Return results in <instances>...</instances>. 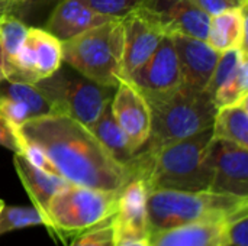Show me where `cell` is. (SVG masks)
Segmentation results:
<instances>
[{"label":"cell","mask_w":248,"mask_h":246,"mask_svg":"<svg viewBox=\"0 0 248 246\" xmlns=\"http://www.w3.org/2000/svg\"><path fill=\"white\" fill-rule=\"evenodd\" d=\"M0 146L10 149L13 154L23 152V138L19 129L9 122L0 112Z\"/></svg>","instance_id":"cell-30"},{"label":"cell","mask_w":248,"mask_h":246,"mask_svg":"<svg viewBox=\"0 0 248 246\" xmlns=\"http://www.w3.org/2000/svg\"><path fill=\"white\" fill-rule=\"evenodd\" d=\"M13 165L28 196L32 200L33 207L38 209L45 219L46 207L51 199L70 183L60 175L49 174L35 167L23 154H13Z\"/></svg>","instance_id":"cell-17"},{"label":"cell","mask_w":248,"mask_h":246,"mask_svg":"<svg viewBox=\"0 0 248 246\" xmlns=\"http://www.w3.org/2000/svg\"><path fill=\"white\" fill-rule=\"evenodd\" d=\"M206 42L218 52L247 49V6L209 16Z\"/></svg>","instance_id":"cell-19"},{"label":"cell","mask_w":248,"mask_h":246,"mask_svg":"<svg viewBox=\"0 0 248 246\" xmlns=\"http://www.w3.org/2000/svg\"><path fill=\"white\" fill-rule=\"evenodd\" d=\"M45 226V219L38 209L22 206H3L0 210V235L29 226Z\"/></svg>","instance_id":"cell-25"},{"label":"cell","mask_w":248,"mask_h":246,"mask_svg":"<svg viewBox=\"0 0 248 246\" xmlns=\"http://www.w3.org/2000/svg\"><path fill=\"white\" fill-rule=\"evenodd\" d=\"M25 142L39 148L57 174L71 184L119 191L132 173L118 164L89 128L65 115L33 117L19 126Z\"/></svg>","instance_id":"cell-1"},{"label":"cell","mask_w":248,"mask_h":246,"mask_svg":"<svg viewBox=\"0 0 248 246\" xmlns=\"http://www.w3.org/2000/svg\"><path fill=\"white\" fill-rule=\"evenodd\" d=\"M195 6L203 10L208 16L218 14L228 9H238L247 6V0H190Z\"/></svg>","instance_id":"cell-31"},{"label":"cell","mask_w":248,"mask_h":246,"mask_svg":"<svg viewBox=\"0 0 248 246\" xmlns=\"http://www.w3.org/2000/svg\"><path fill=\"white\" fill-rule=\"evenodd\" d=\"M153 246H228L225 220L171 228L150 236Z\"/></svg>","instance_id":"cell-18"},{"label":"cell","mask_w":248,"mask_h":246,"mask_svg":"<svg viewBox=\"0 0 248 246\" xmlns=\"http://www.w3.org/2000/svg\"><path fill=\"white\" fill-rule=\"evenodd\" d=\"M151 109V133L138 151L151 155L160 148L212 128L217 107L206 91L182 84L171 93L147 99Z\"/></svg>","instance_id":"cell-3"},{"label":"cell","mask_w":248,"mask_h":246,"mask_svg":"<svg viewBox=\"0 0 248 246\" xmlns=\"http://www.w3.org/2000/svg\"><path fill=\"white\" fill-rule=\"evenodd\" d=\"M25 1H28V0H10V1H7V3H4V4H0V6H4V7H15V6L23 4Z\"/></svg>","instance_id":"cell-33"},{"label":"cell","mask_w":248,"mask_h":246,"mask_svg":"<svg viewBox=\"0 0 248 246\" xmlns=\"http://www.w3.org/2000/svg\"><path fill=\"white\" fill-rule=\"evenodd\" d=\"M115 246H153L150 238L148 239H137V241H128V242H122Z\"/></svg>","instance_id":"cell-32"},{"label":"cell","mask_w":248,"mask_h":246,"mask_svg":"<svg viewBox=\"0 0 248 246\" xmlns=\"http://www.w3.org/2000/svg\"><path fill=\"white\" fill-rule=\"evenodd\" d=\"M247 206L248 197L211 190H153L147 202L151 235L192 223L222 222Z\"/></svg>","instance_id":"cell-4"},{"label":"cell","mask_w":248,"mask_h":246,"mask_svg":"<svg viewBox=\"0 0 248 246\" xmlns=\"http://www.w3.org/2000/svg\"><path fill=\"white\" fill-rule=\"evenodd\" d=\"M4 206V202L3 200H0V210H1V207Z\"/></svg>","instance_id":"cell-36"},{"label":"cell","mask_w":248,"mask_h":246,"mask_svg":"<svg viewBox=\"0 0 248 246\" xmlns=\"http://www.w3.org/2000/svg\"><path fill=\"white\" fill-rule=\"evenodd\" d=\"M142 0H87V3L100 14L109 17H124Z\"/></svg>","instance_id":"cell-29"},{"label":"cell","mask_w":248,"mask_h":246,"mask_svg":"<svg viewBox=\"0 0 248 246\" xmlns=\"http://www.w3.org/2000/svg\"><path fill=\"white\" fill-rule=\"evenodd\" d=\"M28 26L10 10L0 6V46L4 65V78H12L16 72V58L23 43Z\"/></svg>","instance_id":"cell-22"},{"label":"cell","mask_w":248,"mask_h":246,"mask_svg":"<svg viewBox=\"0 0 248 246\" xmlns=\"http://www.w3.org/2000/svg\"><path fill=\"white\" fill-rule=\"evenodd\" d=\"M58 1L60 0H28L23 4L15 7H4V6L1 7L10 10L13 14H16L19 19H22L26 23L28 20H36L39 19V16L49 13Z\"/></svg>","instance_id":"cell-28"},{"label":"cell","mask_w":248,"mask_h":246,"mask_svg":"<svg viewBox=\"0 0 248 246\" xmlns=\"http://www.w3.org/2000/svg\"><path fill=\"white\" fill-rule=\"evenodd\" d=\"M128 80L144 94L145 99L171 93L183 84L171 35L163 36L153 55L137 68Z\"/></svg>","instance_id":"cell-9"},{"label":"cell","mask_w":248,"mask_h":246,"mask_svg":"<svg viewBox=\"0 0 248 246\" xmlns=\"http://www.w3.org/2000/svg\"><path fill=\"white\" fill-rule=\"evenodd\" d=\"M124 54L122 78H128L157 49L166 35L160 23L141 6H137L122 17Z\"/></svg>","instance_id":"cell-12"},{"label":"cell","mask_w":248,"mask_h":246,"mask_svg":"<svg viewBox=\"0 0 248 246\" xmlns=\"http://www.w3.org/2000/svg\"><path fill=\"white\" fill-rule=\"evenodd\" d=\"M0 97H9L20 103L31 115V119L52 115V107L45 94L35 86L20 80H3L0 83Z\"/></svg>","instance_id":"cell-23"},{"label":"cell","mask_w":248,"mask_h":246,"mask_svg":"<svg viewBox=\"0 0 248 246\" xmlns=\"http://www.w3.org/2000/svg\"><path fill=\"white\" fill-rule=\"evenodd\" d=\"M212 128L169 144L151 155H135L134 177H142L153 190L203 191L214 178Z\"/></svg>","instance_id":"cell-2"},{"label":"cell","mask_w":248,"mask_h":246,"mask_svg":"<svg viewBox=\"0 0 248 246\" xmlns=\"http://www.w3.org/2000/svg\"><path fill=\"white\" fill-rule=\"evenodd\" d=\"M4 80V65H3V55H1V46H0V83Z\"/></svg>","instance_id":"cell-34"},{"label":"cell","mask_w":248,"mask_h":246,"mask_svg":"<svg viewBox=\"0 0 248 246\" xmlns=\"http://www.w3.org/2000/svg\"><path fill=\"white\" fill-rule=\"evenodd\" d=\"M112 219L113 216L99 226L74 238L70 246H115Z\"/></svg>","instance_id":"cell-27"},{"label":"cell","mask_w":248,"mask_h":246,"mask_svg":"<svg viewBox=\"0 0 248 246\" xmlns=\"http://www.w3.org/2000/svg\"><path fill=\"white\" fill-rule=\"evenodd\" d=\"M61 43L62 64L100 86H118L122 78V17L109 19Z\"/></svg>","instance_id":"cell-5"},{"label":"cell","mask_w":248,"mask_h":246,"mask_svg":"<svg viewBox=\"0 0 248 246\" xmlns=\"http://www.w3.org/2000/svg\"><path fill=\"white\" fill-rule=\"evenodd\" d=\"M248 206L235 212L225 220L228 246H248Z\"/></svg>","instance_id":"cell-26"},{"label":"cell","mask_w":248,"mask_h":246,"mask_svg":"<svg viewBox=\"0 0 248 246\" xmlns=\"http://www.w3.org/2000/svg\"><path fill=\"white\" fill-rule=\"evenodd\" d=\"M166 35H186L206 41L209 16L190 0H142L140 3Z\"/></svg>","instance_id":"cell-13"},{"label":"cell","mask_w":248,"mask_h":246,"mask_svg":"<svg viewBox=\"0 0 248 246\" xmlns=\"http://www.w3.org/2000/svg\"><path fill=\"white\" fill-rule=\"evenodd\" d=\"M89 129L100 142V145L108 151V154L118 164H121L122 167L128 168L132 173L137 154L132 151L126 135L124 133V130L119 128L118 122L115 120L112 110H110V103L102 110L97 120Z\"/></svg>","instance_id":"cell-20"},{"label":"cell","mask_w":248,"mask_h":246,"mask_svg":"<svg viewBox=\"0 0 248 246\" xmlns=\"http://www.w3.org/2000/svg\"><path fill=\"white\" fill-rule=\"evenodd\" d=\"M62 65V43L39 26H28L23 43L16 58V72L12 78L35 84L52 75Z\"/></svg>","instance_id":"cell-8"},{"label":"cell","mask_w":248,"mask_h":246,"mask_svg":"<svg viewBox=\"0 0 248 246\" xmlns=\"http://www.w3.org/2000/svg\"><path fill=\"white\" fill-rule=\"evenodd\" d=\"M110 110L132 151L138 154L151 133V109L147 99L128 78H121L113 90Z\"/></svg>","instance_id":"cell-11"},{"label":"cell","mask_w":248,"mask_h":246,"mask_svg":"<svg viewBox=\"0 0 248 246\" xmlns=\"http://www.w3.org/2000/svg\"><path fill=\"white\" fill-rule=\"evenodd\" d=\"M7 1H10V0H0V4H4V3H7Z\"/></svg>","instance_id":"cell-35"},{"label":"cell","mask_w":248,"mask_h":246,"mask_svg":"<svg viewBox=\"0 0 248 246\" xmlns=\"http://www.w3.org/2000/svg\"><path fill=\"white\" fill-rule=\"evenodd\" d=\"M35 86L51 103L52 115L70 116L86 128L97 120L102 110L110 103L115 90L86 78L68 65L60 67Z\"/></svg>","instance_id":"cell-7"},{"label":"cell","mask_w":248,"mask_h":246,"mask_svg":"<svg viewBox=\"0 0 248 246\" xmlns=\"http://www.w3.org/2000/svg\"><path fill=\"white\" fill-rule=\"evenodd\" d=\"M212 135L215 141L248 148V97L235 104L217 109Z\"/></svg>","instance_id":"cell-21"},{"label":"cell","mask_w":248,"mask_h":246,"mask_svg":"<svg viewBox=\"0 0 248 246\" xmlns=\"http://www.w3.org/2000/svg\"><path fill=\"white\" fill-rule=\"evenodd\" d=\"M248 97V58L244 55L235 68L225 77L211 99L217 109L235 104Z\"/></svg>","instance_id":"cell-24"},{"label":"cell","mask_w":248,"mask_h":246,"mask_svg":"<svg viewBox=\"0 0 248 246\" xmlns=\"http://www.w3.org/2000/svg\"><path fill=\"white\" fill-rule=\"evenodd\" d=\"M171 38L176 46L183 84L199 91H206L221 52L215 51L203 39L186 35H171Z\"/></svg>","instance_id":"cell-15"},{"label":"cell","mask_w":248,"mask_h":246,"mask_svg":"<svg viewBox=\"0 0 248 246\" xmlns=\"http://www.w3.org/2000/svg\"><path fill=\"white\" fill-rule=\"evenodd\" d=\"M109 19L113 17L97 13L87 0H60L49 12L44 29L62 42Z\"/></svg>","instance_id":"cell-16"},{"label":"cell","mask_w":248,"mask_h":246,"mask_svg":"<svg viewBox=\"0 0 248 246\" xmlns=\"http://www.w3.org/2000/svg\"><path fill=\"white\" fill-rule=\"evenodd\" d=\"M119 191L97 190L76 184L61 188L49 202L45 228L62 242L110 219L118 207Z\"/></svg>","instance_id":"cell-6"},{"label":"cell","mask_w":248,"mask_h":246,"mask_svg":"<svg viewBox=\"0 0 248 246\" xmlns=\"http://www.w3.org/2000/svg\"><path fill=\"white\" fill-rule=\"evenodd\" d=\"M214 178L211 191L248 197V148L215 141L212 151Z\"/></svg>","instance_id":"cell-14"},{"label":"cell","mask_w":248,"mask_h":246,"mask_svg":"<svg viewBox=\"0 0 248 246\" xmlns=\"http://www.w3.org/2000/svg\"><path fill=\"white\" fill-rule=\"evenodd\" d=\"M148 194L150 188L142 177H132L119 190L118 207L112 219L115 245L151 236L147 209Z\"/></svg>","instance_id":"cell-10"}]
</instances>
